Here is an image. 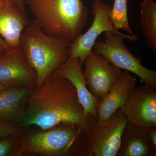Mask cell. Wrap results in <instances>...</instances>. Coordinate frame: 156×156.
<instances>
[{
	"label": "cell",
	"instance_id": "7",
	"mask_svg": "<svg viewBox=\"0 0 156 156\" xmlns=\"http://www.w3.org/2000/svg\"><path fill=\"white\" fill-rule=\"evenodd\" d=\"M91 7V13L94 17L92 25L86 32L81 34L71 43L69 47V58H79L82 65L87 56L92 53L98 37L103 33L111 32L131 41L138 40L136 35L122 33L115 28L110 20L112 7L104 1H93Z\"/></svg>",
	"mask_w": 156,
	"mask_h": 156
},
{
	"label": "cell",
	"instance_id": "21",
	"mask_svg": "<svg viewBox=\"0 0 156 156\" xmlns=\"http://www.w3.org/2000/svg\"><path fill=\"white\" fill-rule=\"evenodd\" d=\"M5 1L10 4H13L23 10H25L24 4L25 2L24 0H5Z\"/></svg>",
	"mask_w": 156,
	"mask_h": 156
},
{
	"label": "cell",
	"instance_id": "24",
	"mask_svg": "<svg viewBox=\"0 0 156 156\" xmlns=\"http://www.w3.org/2000/svg\"><path fill=\"white\" fill-rule=\"evenodd\" d=\"M5 89H6V88H5V87H4V86H3L2 84L0 83V92H2V91Z\"/></svg>",
	"mask_w": 156,
	"mask_h": 156
},
{
	"label": "cell",
	"instance_id": "14",
	"mask_svg": "<svg viewBox=\"0 0 156 156\" xmlns=\"http://www.w3.org/2000/svg\"><path fill=\"white\" fill-rule=\"evenodd\" d=\"M23 10L9 4L0 8V34L10 48L19 47L23 31L29 23Z\"/></svg>",
	"mask_w": 156,
	"mask_h": 156
},
{
	"label": "cell",
	"instance_id": "19",
	"mask_svg": "<svg viewBox=\"0 0 156 156\" xmlns=\"http://www.w3.org/2000/svg\"><path fill=\"white\" fill-rule=\"evenodd\" d=\"M20 129L14 125L0 122V139L9 136H14L20 131Z\"/></svg>",
	"mask_w": 156,
	"mask_h": 156
},
{
	"label": "cell",
	"instance_id": "3",
	"mask_svg": "<svg viewBox=\"0 0 156 156\" xmlns=\"http://www.w3.org/2000/svg\"><path fill=\"white\" fill-rule=\"evenodd\" d=\"M70 44L48 35L34 20L24 29L19 47L26 60L36 73V89L67 61Z\"/></svg>",
	"mask_w": 156,
	"mask_h": 156
},
{
	"label": "cell",
	"instance_id": "12",
	"mask_svg": "<svg viewBox=\"0 0 156 156\" xmlns=\"http://www.w3.org/2000/svg\"><path fill=\"white\" fill-rule=\"evenodd\" d=\"M31 92V86H24L9 87L0 92V122L22 125Z\"/></svg>",
	"mask_w": 156,
	"mask_h": 156
},
{
	"label": "cell",
	"instance_id": "1",
	"mask_svg": "<svg viewBox=\"0 0 156 156\" xmlns=\"http://www.w3.org/2000/svg\"><path fill=\"white\" fill-rule=\"evenodd\" d=\"M97 119L87 115L74 87L66 78L53 74L32 91L21 126L46 130L62 124L76 125L88 132Z\"/></svg>",
	"mask_w": 156,
	"mask_h": 156
},
{
	"label": "cell",
	"instance_id": "18",
	"mask_svg": "<svg viewBox=\"0 0 156 156\" xmlns=\"http://www.w3.org/2000/svg\"><path fill=\"white\" fill-rule=\"evenodd\" d=\"M12 136L3 137L0 139V156L11 155L14 151V143Z\"/></svg>",
	"mask_w": 156,
	"mask_h": 156
},
{
	"label": "cell",
	"instance_id": "13",
	"mask_svg": "<svg viewBox=\"0 0 156 156\" xmlns=\"http://www.w3.org/2000/svg\"><path fill=\"white\" fill-rule=\"evenodd\" d=\"M136 79L129 72L124 70L113 85L106 96L98 101L97 107V121L107 119L126 104L129 94L135 88Z\"/></svg>",
	"mask_w": 156,
	"mask_h": 156
},
{
	"label": "cell",
	"instance_id": "5",
	"mask_svg": "<svg viewBox=\"0 0 156 156\" xmlns=\"http://www.w3.org/2000/svg\"><path fill=\"white\" fill-rule=\"evenodd\" d=\"M105 41H98L92 51L106 58L112 65L121 69L132 73L140 78L145 84L156 89V71L142 65L141 59L129 51L124 42L125 38L107 31Z\"/></svg>",
	"mask_w": 156,
	"mask_h": 156
},
{
	"label": "cell",
	"instance_id": "2",
	"mask_svg": "<svg viewBox=\"0 0 156 156\" xmlns=\"http://www.w3.org/2000/svg\"><path fill=\"white\" fill-rule=\"evenodd\" d=\"M34 21L50 36L72 43L87 24L89 9L82 0H26Z\"/></svg>",
	"mask_w": 156,
	"mask_h": 156
},
{
	"label": "cell",
	"instance_id": "15",
	"mask_svg": "<svg viewBox=\"0 0 156 156\" xmlns=\"http://www.w3.org/2000/svg\"><path fill=\"white\" fill-rule=\"evenodd\" d=\"M156 154V148L151 144L147 130L128 124L117 156H155Z\"/></svg>",
	"mask_w": 156,
	"mask_h": 156
},
{
	"label": "cell",
	"instance_id": "23",
	"mask_svg": "<svg viewBox=\"0 0 156 156\" xmlns=\"http://www.w3.org/2000/svg\"><path fill=\"white\" fill-rule=\"evenodd\" d=\"M9 2H6L5 0H0V8L2 7V6L9 4Z\"/></svg>",
	"mask_w": 156,
	"mask_h": 156
},
{
	"label": "cell",
	"instance_id": "20",
	"mask_svg": "<svg viewBox=\"0 0 156 156\" xmlns=\"http://www.w3.org/2000/svg\"><path fill=\"white\" fill-rule=\"evenodd\" d=\"M147 131L151 144L156 148V128L148 129Z\"/></svg>",
	"mask_w": 156,
	"mask_h": 156
},
{
	"label": "cell",
	"instance_id": "9",
	"mask_svg": "<svg viewBox=\"0 0 156 156\" xmlns=\"http://www.w3.org/2000/svg\"><path fill=\"white\" fill-rule=\"evenodd\" d=\"M83 72L89 92L98 101L106 96L122 71L106 59L92 51L85 59Z\"/></svg>",
	"mask_w": 156,
	"mask_h": 156
},
{
	"label": "cell",
	"instance_id": "25",
	"mask_svg": "<svg viewBox=\"0 0 156 156\" xmlns=\"http://www.w3.org/2000/svg\"><path fill=\"white\" fill-rule=\"evenodd\" d=\"M93 1H97V0H93ZM98 1H104L105 0H98Z\"/></svg>",
	"mask_w": 156,
	"mask_h": 156
},
{
	"label": "cell",
	"instance_id": "22",
	"mask_svg": "<svg viewBox=\"0 0 156 156\" xmlns=\"http://www.w3.org/2000/svg\"><path fill=\"white\" fill-rule=\"evenodd\" d=\"M9 45L4 39L0 37V53L9 48Z\"/></svg>",
	"mask_w": 156,
	"mask_h": 156
},
{
	"label": "cell",
	"instance_id": "6",
	"mask_svg": "<svg viewBox=\"0 0 156 156\" xmlns=\"http://www.w3.org/2000/svg\"><path fill=\"white\" fill-rule=\"evenodd\" d=\"M128 122L121 108L104 121L97 120L87 133V156L117 155Z\"/></svg>",
	"mask_w": 156,
	"mask_h": 156
},
{
	"label": "cell",
	"instance_id": "17",
	"mask_svg": "<svg viewBox=\"0 0 156 156\" xmlns=\"http://www.w3.org/2000/svg\"><path fill=\"white\" fill-rule=\"evenodd\" d=\"M112 24L117 30H122L132 35L128 16V0H114L110 13Z\"/></svg>",
	"mask_w": 156,
	"mask_h": 156
},
{
	"label": "cell",
	"instance_id": "8",
	"mask_svg": "<svg viewBox=\"0 0 156 156\" xmlns=\"http://www.w3.org/2000/svg\"><path fill=\"white\" fill-rule=\"evenodd\" d=\"M149 85L134 88L121 108L128 124L144 129L156 128V92Z\"/></svg>",
	"mask_w": 156,
	"mask_h": 156
},
{
	"label": "cell",
	"instance_id": "10",
	"mask_svg": "<svg viewBox=\"0 0 156 156\" xmlns=\"http://www.w3.org/2000/svg\"><path fill=\"white\" fill-rule=\"evenodd\" d=\"M36 73L26 60L20 47L0 53V83L5 88L36 84Z\"/></svg>",
	"mask_w": 156,
	"mask_h": 156
},
{
	"label": "cell",
	"instance_id": "11",
	"mask_svg": "<svg viewBox=\"0 0 156 156\" xmlns=\"http://www.w3.org/2000/svg\"><path fill=\"white\" fill-rule=\"evenodd\" d=\"M78 58H68L53 73L56 76L66 78L73 84L79 101L87 115H91L97 119V107L98 100L89 92L87 80Z\"/></svg>",
	"mask_w": 156,
	"mask_h": 156
},
{
	"label": "cell",
	"instance_id": "16",
	"mask_svg": "<svg viewBox=\"0 0 156 156\" xmlns=\"http://www.w3.org/2000/svg\"><path fill=\"white\" fill-rule=\"evenodd\" d=\"M139 22L146 43L156 53V3L154 0H142L140 3Z\"/></svg>",
	"mask_w": 156,
	"mask_h": 156
},
{
	"label": "cell",
	"instance_id": "4",
	"mask_svg": "<svg viewBox=\"0 0 156 156\" xmlns=\"http://www.w3.org/2000/svg\"><path fill=\"white\" fill-rule=\"evenodd\" d=\"M75 125L62 124L28 135L21 142L16 154H37L44 156L68 154L81 134L87 133Z\"/></svg>",
	"mask_w": 156,
	"mask_h": 156
}]
</instances>
